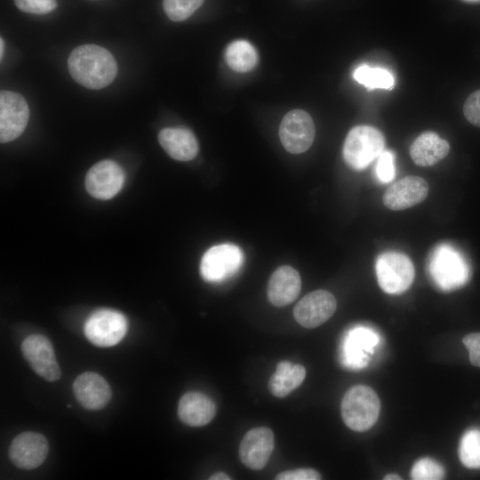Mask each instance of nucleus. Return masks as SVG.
Instances as JSON below:
<instances>
[{
    "mask_svg": "<svg viewBox=\"0 0 480 480\" xmlns=\"http://www.w3.org/2000/svg\"><path fill=\"white\" fill-rule=\"evenodd\" d=\"M73 79L88 89H101L110 84L117 74L113 55L102 46L83 44L76 47L68 59Z\"/></svg>",
    "mask_w": 480,
    "mask_h": 480,
    "instance_id": "obj_1",
    "label": "nucleus"
},
{
    "mask_svg": "<svg viewBox=\"0 0 480 480\" xmlns=\"http://www.w3.org/2000/svg\"><path fill=\"white\" fill-rule=\"evenodd\" d=\"M380 401L376 392L365 385H356L344 395L340 412L344 423L350 429L364 432L377 421Z\"/></svg>",
    "mask_w": 480,
    "mask_h": 480,
    "instance_id": "obj_2",
    "label": "nucleus"
},
{
    "mask_svg": "<svg viewBox=\"0 0 480 480\" xmlns=\"http://www.w3.org/2000/svg\"><path fill=\"white\" fill-rule=\"evenodd\" d=\"M429 272L434 283L447 292L462 287L470 278L468 261L449 244H441L434 251L430 258Z\"/></svg>",
    "mask_w": 480,
    "mask_h": 480,
    "instance_id": "obj_3",
    "label": "nucleus"
},
{
    "mask_svg": "<svg viewBox=\"0 0 480 480\" xmlns=\"http://www.w3.org/2000/svg\"><path fill=\"white\" fill-rule=\"evenodd\" d=\"M384 147V136L378 129L368 125L355 126L346 137L343 157L349 167L362 171L378 158Z\"/></svg>",
    "mask_w": 480,
    "mask_h": 480,
    "instance_id": "obj_4",
    "label": "nucleus"
},
{
    "mask_svg": "<svg viewBox=\"0 0 480 480\" xmlns=\"http://www.w3.org/2000/svg\"><path fill=\"white\" fill-rule=\"evenodd\" d=\"M375 270L380 287L387 293L400 294L412 284L414 267L408 256L397 252L381 253Z\"/></svg>",
    "mask_w": 480,
    "mask_h": 480,
    "instance_id": "obj_5",
    "label": "nucleus"
},
{
    "mask_svg": "<svg viewBox=\"0 0 480 480\" xmlns=\"http://www.w3.org/2000/svg\"><path fill=\"white\" fill-rule=\"evenodd\" d=\"M126 317L119 311L101 308L92 313L84 323V332L90 342L100 348L119 343L127 332Z\"/></svg>",
    "mask_w": 480,
    "mask_h": 480,
    "instance_id": "obj_6",
    "label": "nucleus"
},
{
    "mask_svg": "<svg viewBox=\"0 0 480 480\" xmlns=\"http://www.w3.org/2000/svg\"><path fill=\"white\" fill-rule=\"evenodd\" d=\"M244 257L242 250L233 244H221L208 249L200 263V274L207 282L217 283L235 275Z\"/></svg>",
    "mask_w": 480,
    "mask_h": 480,
    "instance_id": "obj_7",
    "label": "nucleus"
},
{
    "mask_svg": "<svg viewBox=\"0 0 480 480\" xmlns=\"http://www.w3.org/2000/svg\"><path fill=\"white\" fill-rule=\"evenodd\" d=\"M316 134L315 124L310 115L301 109H293L283 118L279 136L284 148L292 154L307 151L312 145Z\"/></svg>",
    "mask_w": 480,
    "mask_h": 480,
    "instance_id": "obj_8",
    "label": "nucleus"
},
{
    "mask_svg": "<svg viewBox=\"0 0 480 480\" xmlns=\"http://www.w3.org/2000/svg\"><path fill=\"white\" fill-rule=\"evenodd\" d=\"M29 118V108L24 97L15 92H0V140L10 142L25 130Z\"/></svg>",
    "mask_w": 480,
    "mask_h": 480,
    "instance_id": "obj_9",
    "label": "nucleus"
},
{
    "mask_svg": "<svg viewBox=\"0 0 480 480\" xmlns=\"http://www.w3.org/2000/svg\"><path fill=\"white\" fill-rule=\"evenodd\" d=\"M21 351L33 371L48 381H56L61 372L51 341L42 334H31L21 344Z\"/></svg>",
    "mask_w": 480,
    "mask_h": 480,
    "instance_id": "obj_10",
    "label": "nucleus"
},
{
    "mask_svg": "<svg viewBox=\"0 0 480 480\" xmlns=\"http://www.w3.org/2000/svg\"><path fill=\"white\" fill-rule=\"evenodd\" d=\"M337 301L332 293L316 290L305 295L294 307L293 316L305 328H316L332 316Z\"/></svg>",
    "mask_w": 480,
    "mask_h": 480,
    "instance_id": "obj_11",
    "label": "nucleus"
},
{
    "mask_svg": "<svg viewBox=\"0 0 480 480\" xmlns=\"http://www.w3.org/2000/svg\"><path fill=\"white\" fill-rule=\"evenodd\" d=\"M124 179V172L117 163L102 160L88 171L85 188L95 198L110 199L121 190Z\"/></svg>",
    "mask_w": 480,
    "mask_h": 480,
    "instance_id": "obj_12",
    "label": "nucleus"
},
{
    "mask_svg": "<svg viewBox=\"0 0 480 480\" xmlns=\"http://www.w3.org/2000/svg\"><path fill=\"white\" fill-rule=\"evenodd\" d=\"M48 451L49 444L45 436L37 432L26 431L12 441L9 458L19 468L34 469L45 460Z\"/></svg>",
    "mask_w": 480,
    "mask_h": 480,
    "instance_id": "obj_13",
    "label": "nucleus"
},
{
    "mask_svg": "<svg viewBox=\"0 0 480 480\" xmlns=\"http://www.w3.org/2000/svg\"><path fill=\"white\" fill-rule=\"evenodd\" d=\"M274 447L273 431L266 427H257L244 436L239 445V458L245 467L259 470L268 463Z\"/></svg>",
    "mask_w": 480,
    "mask_h": 480,
    "instance_id": "obj_14",
    "label": "nucleus"
},
{
    "mask_svg": "<svg viewBox=\"0 0 480 480\" xmlns=\"http://www.w3.org/2000/svg\"><path fill=\"white\" fill-rule=\"evenodd\" d=\"M428 193V184L423 178L406 176L390 185L383 196V204L392 211H401L421 203Z\"/></svg>",
    "mask_w": 480,
    "mask_h": 480,
    "instance_id": "obj_15",
    "label": "nucleus"
},
{
    "mask_svg": "<svg viewBox=\"0 0 480 480\" xmlns=\"http://www.w3.org/2000/svg\"><path fill=\"white\" fill-rule=\"evenodd\" d=\"M74 395L78 403L88 410H100L111 400V388L107 380L93 372H85L73 383Z\"/></svg>",
    "mask_w": 480,
    "mask_h": 480,
    "instance_id": "obj_16",
    "label": "nucleus"
},
{
    "mask_svg": "<svg viewBox=\"0 0 480 480\" xmlns=\"http://www.w3.org/2000/svg\"><path fill=\"white\" fill-rule=\"evenodd\" d=\"M301 289L299 272L290 266H282L271 275L267 295L269 302L276 307H284L293 302Z\"/></svg>",
    "mask_w": 480,
    "mask_h": 480,
    "instance_id": "obj_17",
    "label": "nucleus"
},
{
    "mask_svg": "<svg viewBox=\"0 0 480 480\" xmlns=\"http://www.w3.org/2000/svg\"><path fill=\"white\" fill-rule=\"evenodd\" d=\"M380 341L379 335L370 328L360 326L351 330L344 343V361L347 366L360 369L367 365L369 356Z\"/></svg>",
    "mask_w": 480,
    "mask_h": 480,
    "instance_id": "obj_18",
    "label": "nucleus"
},
{
    "mask_svg": "<svg viewBox=\"0 0 480 480\" xmlns=\"http://www.w3.org/2000/svg\"><path fill=\"white\" fill-rule=\"evenodd\" d=\"M215 414L214 402L201 392H188L180 397L178 404L180 420L190 427L204 426Z\"/></svg>",
    "mask_w": 480,
    "mask_h": 480,
    "instance_id": "obj_19",
    "label": "nucleus"
},
{
    "mask_svg": "<svg viewBox=\"0 0 480 480\" xmlns=\"http://www.w3.org/2000/svg\"><path fill=\"white\" fill-rule=\"evenodd\" d=\"M164 150L173 159L189 161L198 153V142L194 133L181 127L164 128L158 134Z\"/></svg>",
    "mask_w": 480,
    "mask_h": 480,
    "instance_id": "obj_20",
    "label": "nucleus"
},
{
    "mask_svg": "<svg viewBox=\"0 0 480 480\" xmlns=\"http://www.w3.org/2000/svg\"><path fill=\"white\" fill-rule=\"evenodd\" d=\"M450 151L449 143L434 132H424L410 147V156L419 166H432L444 159Z\"/></svg>",
    "mask_w": 480,
    "mask_h": 480,
    "instance_id": "obj_21",
    "label": "nucleus"
},
{
    "mask_svg": "<svg viewBox=\"0 0 480 480\" xmlns=\"http://www.w3.org/2000/svg\"><path fill=\"white\" fill-rule=\"evenodd\" d=\"M305 376L306 370L301 364L281 361L268 380V388L273 396L285 397L303 382Z\"/></svg>",
    "mask_w": 480,
    "mask_h": 480,
    "instance_id": "obj_22",
    "label": "nucleus"
},
{
    "mask_svg": "<svg viewBox=\"0 0 480 480\" xmlns=\"http://www.w3.org/2000/svg\"><path fill=\"white\" fill-rule=\"evenodd\" d=\"M225 59L231 69L236 72H248L256 66L258 54L249 42L236 40L228 45Z\"/></svg>",
    "mask_w": 480,
    "mask_h": 480,
    "instance_id": "obj_23",
    "label": "nucleus"
},
{
    "mask_svg": "<svg viewBox=\"0 0 480 480\" xmlns=\"http://www.w3.org/2000/svg\"><path fill=\"white\" fill-rule=\"evenodd\" d=\"M354 79L370 90L392 89L395 78L392 73L380 67H372L368 64L358 66L353 73Z\"/></svg>",
    "mask_w": 480,
    "mask_h": 480,
    "instance_id": "obj_24",
    "label": "nucleus"
},
{
    "mask_svg": "<svg viewBox=\"0 0 480 480\" xmlns=\"http://www.w3.org/2000/svg\"><path fill=\"white\" fill-rule=\"evenodd\" d=\"M461 463L468 468H480V429L471 428L464 433L459 446Z\"/></svg>",
    "mask_w": 480,
    "mask_h": 480,
    "instance_id": "obj_25",
    "label": "nucleus"
},
{
    "mask_svg": "<svg viewBox=\"0 0 480 480\" xmlns=\"http://www.w3.org/2000/svg\"><path fill=\"white\" fill-rule=\"evenodd\" d=\"M204 0H164L163 8L167 17L172 21H183L188 19Z\"/></svg>",
    "mask_w": 480,
    "mask_h": 480,
    "instance_id": "obj_26",
    "label": "nucleus"
},
{
    "mask_svg": "<svg viewBox=\"0 0 480 480\" xmlns=\"http://www.w3.org/2000/svg\"><path fill=\"white\" fill-rule=\"evenodd\" d=\"M444 476L441 464L430 458H422L412 466L411 478L414 480H438Z\"/></svg>",
    "mask_w": 480,
    "mask_h": 480,
    "instance_id": "obj_27",
    "label": "nucleus"
},
{
    "mask_svg": "<svg viewBox=\"0 0 480 480\" xmlns=\"http://www.w3.org/2000/svg\"><path fill=\"white\" fill-rule=\"evenodd\" d=\"M375 173L378 180L382 183H388L395 178V156L392 151L384 150L378 156Z\"/></svg>",
    "mask_w": 480,
    "mask_h": 480,
    "instance_id": "obj_28",
    "label": "nucleus"
},
{
    "mask_svg": "<svg viewBox=\"0 0 480 480\" xmlns=\"http://www.w3.org/2000/svg\"><path fill=\"white\" fill-rule=\"evenodd\" d=\"M14 4L20 11L36 15L49 13L57 7V0H14Z\"/></svg>",
    "mask_w": 480,
    "mask_h": 480,
    "instance_id": "obj_29",
    "label": "nucleus"
},
{
    "mask_svg": "<svg viewBox=\"0 0 480 480\" xmlns=\"http://www.w3.org/2000/svg\"><path fill=\"white\" fill-rule=\"evenodd\" d=\"M466 119L472 124L480 127V90L472 92L463 106Z\"/></svg>",
    "mask_w": 480,
    "mask_h": 480,
    "instance_id": "obj_30",
    "label": "nucleus"
},
{
    "mask_svg": "<svg viewBox=\"0 0 480 480\" xmlns=\"http://www.w3.org/2000/svg\"><path fill=\"white\" fill-rule=\"evenodd\" d=\"M321 475L313 468H298L283 471L276 475V480H319Z\"/></svg>",
    "mask_w": 480,
    "mask_h": 480,
    "instance_id": "obj_31",
    "label": "nucleus"
},
{
    "mask_svg": "<svg viewBox=\"0 0 480 480\" xmlns=\"http://www.w3.org/2000/svg\"><path fill=\"white\" fill-rule=\"evenodd\" d=\"M462 342L469 353L470 363L474 366L480 367V332L466 335Z\"/></svg>",
    "mask_w": 480,
    "mask_h": 480,
    "instance_id": "obj_32",
    "label": "nucleus"
},
{
    "mask_svg": "<svg viewBox=\"0 0 480 480\" xmlns=\"http://www.w3.org/2000/svg\"><path fill=\"white\" fill-rule=\"evenodd\" d=\"M210 480H230L231 477L223 472H217L212 474L210 477Z\"/></svg>",
    "mask_w": 480,
    "mask_h": 480,
    "instance_id": "obj_33",
    "label": "nucleus"
},
{
    "mask_svg": "<svg viewBox=\"0 0 480 480\" xmlns=\"http://www.w3.org/2000/svg\"><path fill=\"white\" fill-rule=\"evenodd\" d=\"M385 480H397L402 479L398 475L396 474H388L384 476Z\"/></svg>",
    "mask_w": 480,
    "mask_h": 480,
    "instance_id": "obj_34",
    "label": "nucleus"
},
{
    "mask_svg": "<svg viewBox=\"0 0 480 480\" xmlns=\"http://www.w3.org/2000/svg\"><path fill=\"white\" fill-rule=\"evenodd\" d=\"M4 39L1 37L0 38V56H1V60H2L3 55H4Z\"/></svg>",
    "mask_w": 480,
    "mask_h": 480,
    "instance_id": "obj_35",
    "label": "nucleus"
},
{
    "mask_svg": "<svg viewBox=\"0 0 480 480\" xmlns=\"http://www.w3.org/2000/svg\"><path fill=\"white\" fill-rule=\"evenodd\" d=\"M466 2H470V3H479L480 0H464Z\"/></svg>",
    "mask_w": 480,
    "mask_h": 480,
    "instance_id": "obj_36",
    "label": "nucleus"
}]
</instances>
